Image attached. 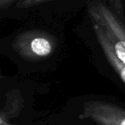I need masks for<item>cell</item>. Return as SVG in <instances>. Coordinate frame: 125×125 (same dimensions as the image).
Listing matches in <instances>:
<instances>
[{"label":"cell","mask_w":125,"mask_h":125,"mask_svg":"<svg viewBox=\"0 0 125 125\" xmlns=\"http://www.w3.org/2000/svg\"><path fill=\"white\" fill-rule=\"evenodd\" d=\"M112 4H114V7L116 10L118 11V16L120 18L123 17V0H111Z\"/></svg>","instance_id":"7"},{"label":"cell","mask_w":125,"mask_h":125,"mask_svg":"<svg viewBox=\"0 0 125 125\" xmlns=\"http://www.w3.org/2000/svg\"><path fill=\"white\" fill-rule=\"evenodd\" d=\"M16 1H17V0H0V10L2 11L5 10Z\"/></svg>","instance_id":"8"},{"label":"cell","mask_w":125,"mask_h":125,"mask_svg":"<svg viewBox=\"0 0 125 125\" xmlns=\"http://www.w3.org/2000/svg\"><path fill=\"white\" fill-rule=\"evenodd\" d=\"M23 106L21 96L16 91L6 94V104L1 111V125H9L10 118L16 116Z\"/></svg>","instance_id":"5"},{"label":"cell","mask_w":125,"mask_h":125,"mask_svg":"<svg viewBox=\"0 0 125 125\" xmlns=\"http://www.w3.org/2000/svg\"><path fill=\"white\" fill-rule=\"evenodd\" d=\"M92 24L94 33L97 37L98 42H99L103 52H104V57H106L108 62L111 65L113 70L116 72L120 79L125 84V64L117 58L114 49L112 47V45L106 37L105 33H104L102 28L94 22H92Z\"/></svg>","instance_id":"4"},{"label":"cell","mask_w":125,"mask_h":125,"mask_svg":"<svg viewBox=\"0 0 125 125\" xmlns=\"http://www.w3.org/2000/svg\"><path fill=\"white\" fill-rule=\"evenodd\" d=\"M51 0H18L16 4V8L19 9H28V8L35 7Z\"/></svg>","instance_id":"6"},{"label":"cell","mask_w":125,"mask_h":125,"mask_svg":"<svg viewBox=\"0 0 125 125\" xmlns=\"http://www.w3.org/2000/svg\"><path fill=\"white\" fill-rule=\"evenodd\" d=\"M92 22L99 25L112 45L117 58L125 64V26L105 4L94 0L88 5Z\"/></svg>","instance_id":"2"},{"label":"cell","mask_w":125,"mask_h":125,"mask_svg":"<svg viewBox=\"0 0 125 125\" xmlns=\"http://www.w3.org/2000/svg\"><path fill=\"white\" fill-rule=\"evenodd\" d=\"M12 49L19 57L29 62H39L50 57L57 46L52 34L38 29L26 30L18 33L11 43Z\"/></svg>","instance_id":"1"},{"label":"cell","mask_w":125,"mask_h":125,"mask_svg":"<svg viewBox=\"0 0 125 125\" xmlns=\"http://www.w3.org/2000/svg\"><path fill=\"white\" fill-rule=\"evenodd\" d=\"M79 118L97 125H125V109L111 102L88 100L82 105Z\"/></svg>","instance_id":"3"}]
</instances>
